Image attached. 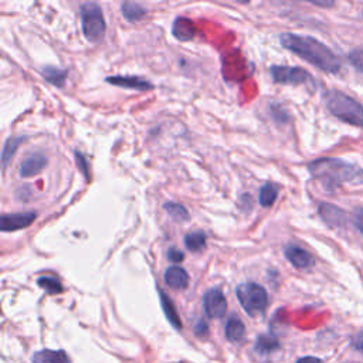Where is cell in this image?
Here are the masks:
<instances>
[{"label": "cell", "instance_id": "13", "mask_svg": "<svg viewBox=\"0 0 363 363\" xmlns=\"http://www.w3.org/2000/svg\"><path fill=\"white\" fill-rule=\"evenodd\" d=\"M165 283L174 290H185L189 286V274L182 267H169L165 272Z\"/></svg>", "mask_w": 363, "mask_h": 363}, {"label": "cell", "instance_id": "29", "mask_svg": "<svg viewBox=\"0 0 363 363\" xmlns=\"http://www.w3.org/2000/svg\"><path fill=\"white\" fill-rule=\"evenodd\" d=\"M207 331H209L207 324H206L203 319L198 321V324L194 325V332H196V335H199V337H203V335H207Z\"/></svg>", "mask_w": 363, "mask_h": 363}, {"label": "cell", "instance_id": "18", "mask_svg": "<svg viewBox=\"0 0 363 363\" xmlns=\"http://www.w3.org/2000/svg\"><path fill=\"white\" fill-rule=\"evenodd\" d=\"M43 77L46 78V81H48L53 86H57V87H63L64 82L67 80L68 71L67 70H62L57 67H44L41 70Z\"/></svg>", "mask_w": 363, "mask_h": 363}, {"label": "cell", "instance_id": "31", "mask_svg": "<svg viewBox=\"0 0 363 363\" xmlns=\"http://www.w3.org/2000/svg\"><path fill=\"white\" fill-rule=\"evenodd\" d=\"M314 6H319V8H332L333 2H311Z\"/></svg>", "mask_w": 363, "mask_h": 363}, {"label": "cell", "instance_id": "27", "mask_svg": "<svg viewBox=\"0 0 363 363\" xmlns=\"http://www.w3.org/2000/svg\"><path fill=\"white\" fill-rule=\"evenodd\" d=\"M353 223L356 229L363 234V207H357L353 212Z\"/></svg>", "mask_w": 363, "mask_h": 363}, {"label": "cell", "instance_id": "16", "mask_svg": "<svg viewBox=\"0 0 363 363\" xmlns=\"http://www.w3.org/2000/svg\"><path fill=\"white\" fill-rule=\"evenodd\" d=\"M244 337H245L244 324L241 322V319L233 315L226 324V338L233 344H239L244 339Z\"/></svg>", "mask_w": 363, "mask_h": 363}, {"label": "cell", "instance_id": "24", "mask_svg": "<svg viewBox=\"0 0 363 363\" xmlns=\"http://www.w3.org/2000/svg\"><path fill=\"white\" fill-rule=\"evenodd\" d=\"M37 284L40 288H43L48 294H60L63 291V286L60 280H57L55 277H40L37 280Z\"/></svg>", "mask_w": 363, "mask_h": 363}, {"label": "cell", "instance_id": "21", "mask_svg": "<svg viewBox=\"0 0 363 363\" xmlns=\"http://www.w3.org/2000/svg\"><path fill=\"white\" fill-rule=\"evenodd\" d=\"M121 10H122L124 17L128 21H138V20H141L142 17H145V15H147V9L144 6L133 3V2L122 3Z\"/></svg>", "mask_w": 363, "mask_h": 363}, {"label": "cell", "instance_id": "25", "mask_svg": "<svg viewBox=\"0 0 363 363\" xmlns=\"http://www.w3.org/2000/svg\"><path fill=\"white\" fill-rule=\"evenodd\" d=\"M349 62L351 64L363 74V50H353L349 53Z\"/></svg>", "mask_w": 363, "mask_h": 363}, {"label": "cell", "instance_id": "9", "mask_svg": "<svg viewBox=\"0 0 363 363\" xmlns=\"http://www.w3.org/2000/svg\"><path fill=\"white\" fill-rule=\"evenodd\" d=\"M284 254L287 260L298 270H308L315 263L314 257L308 253V251L295 244H288L284 250Z\"/></svg>", "mask_w": 363, "mask_h": 363}, {"label": "cell", "instance_id": "7", "mask_svg": "<svg viewBox=\"0 0 363 363\" xmlns=\"http://www.w3.org/2000/svg\"><path fill=\"white\" fill-rule=\"evenodd\" d=\"M203 305H205V311L207 317L213 319H220L227 313L226 297L218 288H212L205 294Z\"/></svg>", "mask_w": 363, "mask_h": 363}, {"label": "cell", "instance_id": "15", "mask_svg": "<svg viewBox=\"0 0 363 363\" xmlns=\"http://www.w3.org/2000/svg\"><path fill=\"white\" fill-rule=\"evenodd\" d=\"M159 298H160V304H162V310H163L167 321H169L176 329H180L182 328V322H180L179 314H178L176 308H175L172 299L167 297L162 290H159Z\"/></svg>", "mask_w": 363, "mask_h": 363}, {"label": "cell", "instance_id": "11", "mask_svg": "<svg viewBox=\"0 0 363 363\" xmlns=\"http://www.w3.org/2000/svg\"><path fill=\"white\" fill-rule=\"evenodd\" d=\"M319 214L326 225L332 229H341L346 225V213L337 206H332L329 203H321Z\"/></svg>", "mask_w": 363, "mask_h": 363}, {"label": "cell", "instance_id": "19", "mask_svg": "<svg viewBox=\"0 0 363 363\" xmlns=\"http://www.w3.org/2000/svg\"><path fill=\"white\" fill-rule=\"evenodd\" d=\"M278 348H280V344H278V341L274 337H270V335H261V337L257 338L254 345L256 352L263 356L271 355Z\"/></svg>", "mask_w": 363, "mask_h": 363}, {"label": "cell", "instance_id": "14", "mask_svg": "<svg viewBox=\"0 0 363 363\" xmlns=\"http://www.w3.org/2000/svg\"><path fill=\"white\" fill-rule=\"evenodd\" d=\"M32 363H70V357L64 351H40L33 356Z\"/></svg>", "mask_w": 363, "mask_h": 363}, {"label": "cell", "instance_id": "5", "mask_svg": "<svg viewBox=\"0 0 363 363\" xmlns=\"http://www.w3.org/2000/svg\"><path fill=\"white\" fill-rule=\"evenodd\" d=\"M236 295L243 306V310L251 317L260 315L267 310L268 294L264 290V287H261L257 283L240 284L236 288Z\"/></svg>", "mask_w": 363, "mask_h": 363}, {"label": "cell", "instance_id": "1", "mask_svg": "<svg viewBox=\"0 0 363 363\" xmlns=\"http://www.w3.org/2000/svg\"><path fill=\"white\" fill-rule=\"evenodd\" d=\"M280 43L284 48L299 55V57L325 73H338L342 67L338 55L328 46L311 36H301L284 33L280 36Z\"/></svg>", "mask_w": 363, "mask_h": 363}, {"label": "cell", "instance_id": "22", "mask_svg": "<svg viewBox=\"0 0 363 363\" xmlns=\"http://www.w3.org/2000/svg\"><path fill=\"white\" fill-rule=\"evenodd\" d=\"M163 209L167 212V214H169L175 221L178 223H183V221H187L190 218L189 216V212L186 210V207L180 203H175V202H167L165 203Z\"/></svg>", "mask_w": 363, "mask_h": 363}, {"label": "cell", "instance_id": "8", "mask_svg": "<svg viewBox=\"0 0 363 363\" xmlns=\"http://www.w3.org/2000/svg\"><path fill=\"white\" fill-rule=\"evenodd\" d=\"M36 212H23L13 214H3L0 218V229L2 232H17L21 229H27L36 220Z\"/></svg>", "mask_w": 363, "mask_h": 363}, {"label": "cell", "instance_id": "17", "mask_svg": "<svg viewBox=\"0 0 363 363\" xmlns=\"http://www.w3.org/2000/svg\"><path fill=\"white\" fill-rule=\"evenodd\" d=\"M26 141L24 136H10L8 141L3 145V152H2V167L6 169L8 165L10 163V160L13 159V156L17 152V148L20 147V144H23Z\"/></svg>", "mask_w": 363, "mask_h": 363}, {"label": "cell", "instance_id": "26", "mask_svg": "<svg viewBox=\"0 0 363 363\" xmlns=\"http://www.w3.org/2000/svg\"><path fill=\"white\" fill-rule=\"evenodd\" d=\"M75 162H77V166L78 169L82 172L84 178H86L87 180H90V172H89V162L86 160V158H84L82 153H80L78 151L75 152Z\"/></svg>", "mask_w": 363, "mask_h": 363}, {"label": "cell", "instance_id": "12", "mask_svg": "<svg viewBox=\"0 0 363 363\" xmlns=\"http://www.w3.org/2000/svg\"><path fill=\"white\" fill-rule=\"evenodd\" d=\"M46 166H47V158L43 153H35L21 162L19 174L21 178H33L39 175Z\"/></svg>", "mask_w": 363, "mask_h": 363}, {"label": "cell", "instance_id": "3", "mask_svg": "<svg viewBox=\"0 0 363 363\" xmlns=\"http://www.w3.org/2000/svg\"><path fill=\"white\" fill-rule=\"evenodd\" d=\"M324 100L333 117L353 127H363V106L356 100L338 90L328 91Z\"/></svg>", "mask_w": 363, "mask_h": 363}, {"label": "cell", "instance_id": "30", "mask_svg": "<svg viewBox=\"0 0 363 363\" xmlns=\"http://www.w3.org/2000/svg\"><path fill=\"white\" fill-rule=\"evenodd\" d=\"M297 363H324V362L318 357H314V356H306V357L299 359Z\"/></svg>", "mask_w": 363, "mask_h": 363}, {"label": "cell", "instance_id": "32", "mask_svg": "<svg viewBox=\"0 0 363 363\" xmlns=\"http://www.w3.org/2000/svg\"><path fill=\"white\" fill-rule=\"evenodd\" d=\"M362 349H363V346H362Z\"/></svg>", "mask_w": 363, "mask_h": 363}, {"label": "cell", "instance_id": "6", "mask_svg": "<svg viewBox=\"0 0 363 363\" xmlns=\"http://www.w3.org/2000/svg\"><path fill=\"white\" fill-rule=\"evenodd\" d=\"M272 81L277 84H286V86H301V84H314L313 75L301 68L290 66H272L270 68Z\"/></svg>", "mask_w": 363, "mask_h": 363}, {"label": "cell", "instance_id": "20", "mask_svg": "<svg viewBox=\"0 0 363 363\" xmlns=\"http://www.w3.org/2000/svg\"><path fill=\"white\" fill-rule=\"evenodd\" d=\"M185 245L187 250L199 253L206 247V234L203 232H190L185 236Z\"/></svg>", "mask_w": 363, "mask_h": 363}, {"label": "cell", "instance_id": "23", "mask_svg": "<svg viewBox=\"0 0 363 363\" xmlns=\"http://www.w3.org/2000/svg\"><path fill=\"white\" fill-rule=\"evenodd\" d=\"M277 198H278V189H277L274 185L266 183V185L260 189V198H259V201H260V205H261L263 207H271V206L275 203Z\"/></svg>", "mask_w": 363, "mask_h": 363}, {"label": "cell", "instance_id": "4", "mask_svg": "<svg viewBox=\"0 0 363 363\" xmlns=\"http://www.w3.org/2000/svg\"><path fill=\"white\" fill-rule=\"evenodd\" d=\"M82 35L90 43H100L106 30L102 9L97 3H84L80 8Z\"/></svg>", "mask_w": 363, "mask_h": 363}, {"label": "cell", "instance_id": "10", "mask_svg": "<svg viewBox=\"0 0 363 363\" xmlns=\"http://www.w3.org/2000/svg\"><path fill=\"white\" fill-rule=\"evenodd\" d=\"M108 84H113V86L121 87V89H129V90H136V91H148L152 90L153 86L141 78V77H133V75H115V77H106L105 80Z\"/></svg>", "mask_w": 363, "mask_h": 363}, {"label": "cell", "instance_id": "2", "mask_svg": "<svg viewBox=\"0 0 363 363\" xmlns=\"http://www.w3.org/2000/svg\"><path fill=\"white\" fill-rule=\"evenodd\" d=\"M308 171L326 192L338 190L342 185H363V169L356 163L339 158H321L308 163Z\"/></svg>", "mask_w": 363, "mask_h": 363}, {"label": "cell", "instance_id": "28", "mask_svg": "<svg viewBox=\"0 0 363 363\" xmlns=\"http://www.w3.org/2000/svg\"><path fill=\"white\" fill-rule=\"evenodd\" d=\"M167 259L174 263H182L185 260V254L178 248H171L169 251H167Z\"/></svg>", "mask_w": 363, "mask_h": 363}]
</instances>
